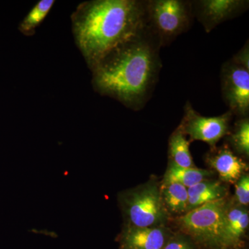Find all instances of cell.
<instances>
[{
	"label": "cell",
	"mask_w": 249,
	"mask_h": 249,
	"mask_svg": "<svg viewBox=\"0 0 249 249\" xmlns=\"http://www.w3.org/2000/svg\"><path fill=\"white\" fill-rule=\"evenodd\" d=\"M71 19L75 42L91 70L113 49L146 27V1H86L77 6Z\"/></svg>",
	"instance_id": "obj_2"
},
{
	"label": "cell",
	"mask_w": 249,
	"mask_h": 249,
	"mask_svg": "<svg viewBox=\"0 0 249 249\" xmlns=\"http://www.w3.org/2000/svg\"><path fill=\"white\" fill-rule=\"evenodd\" d=\"M119 203L127 225L138 227H160L167 213L160 196V188L149 183L119 196Z\"/></svg>",
	"instance_id": "obj_5"
},
{
	"label": "cell",
	"mask_w": 249,
	"mask_h": 249,
	"mask_svg": "<svg viewBox=\"0 0 249 249\" xmlns=\"http://www.w3.org/2000/svg\"><path fill=\"white\" fill-rule=\"evenodd\" d=\"M220 80L223 98L229 111L239 117H248L249 71L231 59L223 64Z\"/></svg>",
	"instance_id": "obj_7"
},
{
	"label": "cell",
	"mask_w": 249,
	"mask_h": 249,
	"mask_svg": "<svg viewBox=\"0 0 249 249\" xmlns=\"http://www.w3.org/2000/svg\"><path fill=\"white\" fill-rule=\"evenodd\" d=\"M54 0H40L30 10L19 24L18 29L22 35L32 36L37 28L45 20L53 7Z\"/></svg>",
	"instance_id": "obj_16"
},
{
	"label": "cell",
	"mask_w": 249,
	"mask_h": 249,
	"mask_svg": "<svg viewBox=\"0 0 249 249\" xmlns=\"http://www.w3.org/2000/svg\"><path fill=\"white\" fill-rule=\"evenodd\" d=\"M163 249H200L191 237L182 232L173 234Z\"/></svg>",
	"instance_id": "obj_18"
},
{
	"label": "cell",
	"mask_w": 249,
	"mask_h": 249,
	"mask_svg": "<svg viewBox=\"0 0 249 249\" xmlns=\"http://www.w3.org/2000/svg\"><path fill=\"white\" fill-rule=\"evenodd\" d=\"M226 187L219 181L204 180L188 188V212L206 203L224 199L227 195Z\"/></svg>",
	"instance_id": "obj_12"
},
{
	"label": "cell",
	"mask_w": 249,
	"mask_h": 249,
	"mask_svg": "<svg viewBox=\"0 0 249 249\" xmlns=\"http://www.w3.org/2000/svg\"><path fill=\"white\" fill-rule=\"evenodd\" d=\"M206 160L219 174L223 182L235 183L248 170L247 163L236 156L227 145L213 150Z\"/></svg>",
	"instance_id": "obj_10"
},
{
	"label": "cell",
	"mask_w": 249,
	"mask_h": 249,
	"mask_svg": "<svg viewBox=\"0 0 249 249\" xmlns=\"http://www.w3.org/2000/svg\"><path fill=\"white\" fill-rule=\"evenodd\" d=\"M232 113L228 111L220 116L206 117L195 110L191 103L187 102L184 107V116L178 127L193 141H201L212 147L229 133V127Z\"/></svg>",
	"instance_id": "obj_6"
},
{
	"label": "cell",
	"mask_w": 249,
	"mask_h": 249,
	"mask_svg": "<svg viewBox=\"0 0 249 249\" xmlns=\"http://www.w3.org/2000/svg\"><path fill=\"white\" fill-rule=\"evenodd\" d=\"M147 25L157 37L160 47H166L189 30L194 16L192 1H146Z\"/></svg>",
	"instance_id": "obj_4"
},
{
	"label": "cell",
	"mask_w": 249,
	"mask_h": 249,
	"mask_svg": "<svg viewBox=\"0 0 249 249\" xmlns=\"http://www.w3.org/2000/svg\"><path fill=\"white\" fill-rule=\"evenodd\" d=\"M225 199L206 203L178 218L182 233L191 237L200 249H228Z\"/></svg>",
	"instance_id": "obj_3"
},
{
	"label": "cell",
	"mask_w": 249,
	"mask_h": 249,
	"mask_svg": "<svg viewBox=\"0 0 249 249\" xmlns=\"http://www.w3.org/2000/svg\"><path fill=\"white\" fill-rule=\"evenodd\" d=\"M181 128L178 127L170 136L169 153L172 161L183 168L195 167L189 150L190 142L187 140Z\"/></svg>",
	"instance_id": "obj_15"
},
{
	"label": "cell",
	"mask_w": 249,
	"mask_h": 249,
	"mask_svg": "<svg viewBox=\"0 0 249 249\" xmlns=\"http://www.w3.org/2000/svg\"><path fill=\"white\" fill-rule=\"evenodd\" d=\"M246 0H197L192 1L193 14L206 33L222 22L237 17L249 9Z\"/></svg>",
	"instance_id": "obj_8"
},
{
	"label": "cell",
	"mask_w": 249,
	"mask_h": 249,
	"mask_svg": "<svg viewBox=\"0 0 249 249\" xmlns=\"http://www.w3.org/2000/svg\"><path fill=\"white\" fill-rule=\"evenodd\" d=\"M160 196L167 213L181 214L188 211V188L177 183H163Z\"/></svg>",
	"instance_id": "obj_14"
},
{
	"label": "cell",
	"mask_w": 249,
	"mask_h": 249,
	"mask_svg": "<svg viewBox=\"0 0 249 249\" xmlns=\"http://www.w3.org/2000/svg\"><path fill=\"white\" fill-rule=\"evenodd\" d=\"M160 48V41L146 25L91 69L93 89L129 109H142L158 82L162 67Z\"/></svg>",
	"instance_id": "obj_1"
},
{
	"label": "cell",
	"mask_w": 249,
	"mask_h": 249,
	"mask_svg": "<svg viewBox=\"0 0 249 249\" xmlns=\"http://www.w3.org/2000/svg\"><path fill=\"white\" fill-rule=\"evenodd\" d=\"M212 173L209 170L196 168H183L170 160L163 178V183H177L191 188L206 180Z\"/></svg>",
	"instance_id": "obj_13"
},
{
	"label": "cell",
	"mask_w": 249,
	"mask_h": 249,
	"mask_svg": "<svg viewBox=\"0 0 249 249\" xmlns=\"http://www.w3.org/2000/svg\"><path fill=\"white\" fill-rule=\"evenodd\" d=\"M228 249H241L243 247V237L249 227V216L243 206H227L225 213Z\"/></svg>",
	"instance_id": "obj_11"
},
{
	"label": "cell",
	"mask_w": 249,
	"mask_h": 249,
	"mask_svg": "<svg viewBox=\"0 0 249 249\" xmlns=\"http://www.w3.org/2000/svg\"><path fill=\"white\" fill-rule=\"evenodd\" d=\"M173 234L162 227L127 225L118 236L120 249H163Z\"/></svg>",
	"instance_id": "obj_9"
},
{
	"label": "cell",
	"mask_w": 249,
	"mask_h": 249,
	"mask_svg": "<svg viewBox=\"0 0 249 249\" xmlns=\"http://www.w3.org/2000/svg\"><path fill=\"white\" fill-rule=\"evenodd\" d=\"M234 62L249 71V40L245 46L231 58Z\"/></svg>",
	"instance_id": "obj_20"
},
{
	"label": "cell",
	"mask_w": 249,
	"mask_h": 249,
	"mask_svg": "<svg viewBox=\"0 0 249 249\" xmlns=\"http://www.w3.org/2000/svg\"><path fill=\"white\" fill-rule=\"evenodd\" d=\"M235 186V196L240 206H248L249 203V176L245 174L237 181Z\"/></svg>",
	"instance_id": "obj_19"
},
{
	"label": "cell",
	"mask_w": 249,
	"mask_h": 249,
	"mask_svg": "<svg viewBox=\"0 0 249 249\" xmlns=\"http://www.w3.org/2000/svg\"><path fill=\"white\" fill-rule=\"evenodd\" d=\"M230 142L235 151L241 155L249 156V117L240 118L235 124L234 132L230 137Z\"/></svg>",
	"instance_id": "obj_17"
}]
</instances>
